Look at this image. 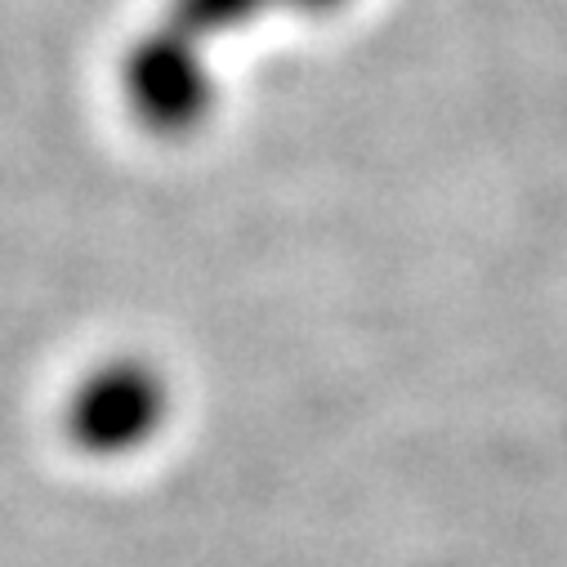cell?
I'll use <instances>...</instances> for the list:
<instances>
[{"label":"cell","instance_id":"6da1fadb","mask_svg":"<svg viewBox=\"0 0 567 567\" xmlns=\"http://www.w3.org/2000/svg\"><path fill=\"white\" fill-rule=\"evenodd\" d=\"M166 420H171V380L157 362L138 353H121L90 367L63 406L68 439L94 461L144 452L166 430Z\"/></svg>","mask_w":567,"mask_h":567},{"label":"cell","instance_id":"7a4b0ae2","mask_svg":"<svg viewBox=\"0 0 567 567\" xmlns=\"http://www.w3.org/2000/svg\"><path fill=\"white\" fill-rule=\"evenodd\" d=\"M125 99L134 116L157 134H179L197 125L210 107V76L197 37L166 23L148 41H138L125 59Z\"/></svg>","mask_w":567,"mask_h":567}]
</instances>
